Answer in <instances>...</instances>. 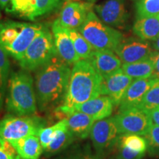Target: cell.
Segmentation results:
<instances>
[{"label":"cell","mask_w":159,"mask_h":159,"mask_svg":"<svg viewBox=\"0 0 159 159\" xmlns=\"http://www.w3.org/2000/svg\"><path fill=\"white\" fill-rule=\"evenodd\" d=\"M102 81L89 60H80L73 66L63 103L57 110L70 116L79 105L100 96Z\"/></svg>","instance_id":"1"},{"label":"cell","mask_w":159,"mask_h":159,"mask_svg":"<svg viewBox=\"0 0 159 159\" xmlns=\"http://www.w3.org/2000/svg\"><path fill=\"white\" fill-rule=\"evenodd\" d=\"M71 71L69 65L58 56L39 69L35 76V89L41 109H45L64 98Z\"/></svg>","instance_id":"2"},{"label":"cell","mask_w":159,"mask_h":159,"mask_svg":"<svg viewBox=\"0 0 159 159\" xmlns=\"http://www.w3.org/2000/svg\"><path fill=\"white\" fill-rule=\"evenodd\" d=\"M43 26L38 24L0 21V47L8 55L20 61Z\"/></svg>","instance_id":"3"},{"label":"cell","mask_w":159,"mask_h":159,"mask_svg":"<svg viewBox=\"0 0 159 159\" xmlns=\"http://www.w3.org/2000/svg\"><path fill=\"white\" fill-rule=\"evenodd\" d=\"M6 99L7 111L17 116H30L37 110L33 80L28 71L13 72L9 79Z\"/></svg>","instance_id":"4"},{"label":"cell","mask_w":159,"mask_h":159,"mask_svg":"<svg viewBox=\"0 0 159 159\" xmlns=\"http://www.w3.org/2000/svg\"><path fill=\"white\" fill-rule=\"evenodd\" d=\"M78 30L95 50L114 51L124 39L121 32L103 23L91 11Z\"/></svg>","instance_id":"5"},{"label":"cell","mask_w":159,"mask_h":159,"mask_svg":"<svg viewBox=\"0 0 159 159\" xmlns=\"http://www.w3.org/2000/svg\"><path fill=\"white\" fill-rule=\"evenodd\" d=\"M57 56L52 33L44 27L32 41L19 64L24 70L35 71Z\"/></svg>","instance_id":"6"},{"label":"cell","mask_w":159,"mask_h":159,"mask_svg":"<svg viewBox=\"0 0 159 159\" xmlns=\"http://www.w3.org/2000/svg\"><path fill=\"white\" fill-rule=\"evenodd\" d=\"M43 123L38 117L9 116L0 121V138L13 143L31 135H39Z\"/></svg>","instance_id":"7"},{"label":"cell","mask_w":159,"mask_h":159,"mask_svg":"<svg viewBox=\"0 0 159 159\" xmlns=\"http://www.w3.org/2000/svg\"><path fill=\"white\" fill-rule=\"evenodd\" d=\"M119 134H135L146 136L152 122L148 113L138 108L119 111L114 116Z\"/></svg>","instance_id":"8"},{"label":"cell","mask_w":159,"mask_h":159,"mask_svg":"<svg viewBox=\"0 0 159 159\" xmlns=\"http://www.w3.org/2000/svg\"><path fill=\"white\" fill-rule=\"evenodd\" d=\"M62 0H11L6 11L19 18L34 21L56 9Z\"/></svg>","instance_id":"9"},{"label":"cell","mask_w":159,"mask_h":159,"mask_svg":"<svg viewBox=\"0 0 159 159\" xmlns=\"http://www.w3.org/2000/svg\"><path fill=\"white\" fill-rule=\"evenodd\" d=\"M152 52L150 43L134 38L123 39L114 50L122 63H132L148 60Z\"/></svg>","instance_id":"10"},{"label":"cell","mask_w":159,"mask_h":159,"mask_svg":"<svg viewBox=\"0 0 159 159\" xmlns=\"http://www.w3.org/2000/svg\"><path fill=\"white\" fill-rule=\"evenodd\" d=\"M94 11L103 23L119 28L124 27L129 17L125 0H106L95 5Z\"/></svg>","instance_id":"11"},{"label":"cell","mask_w":159,"mask_h":159,"mask_svg":"<svg viewBox=\"0 0 159 159\" xmlns=\"http://www.w3.org/2000/svg\"><path fill=\"white\" fill-rule=\"evenodd\" d=\"M118 134L114 117H108L94 122L90 136L95 150L100 153L116 142Z\"/></svg>","instance_id":"12"},{"label":"cell","mask_w":159,"mask_h":159,"mask_svg":"<svg viewBox=\"0 0 159 159\" xmlns=\"http://www.w3.org/2000/svg\"><path fill=\"white\" fill-rule=\"evenodd\" d=\"M52 33L60 58L69 65L75 64L80 60L75 51L68 29L63 27L57 19L52 25Z\"/></svg>","instance_id":"13"},{"label":"cell","mask_w":159,"mask_h":159,"mask_svg":"<svg viewBox=\"0 0 159 159\" xmlns=\"http://www.w3.org/2000/svg\"><path fill=\"white\" fill-rule=\"evenodd\" d=\"M93 4L83 1H71L66 4L60 13L59 22L67 29L79 30L92 11Z\"/></svg>","instance_id":"14"},{"label":"cell","mask_w":159,"mask_h":159,"mask_svg":"<svg viewBox=\"0 0 159 159\" xmlns=\"http://www.w3.org/2000/svg\"><path fill=\"white\" fill-rule=\"evenodd\" d=\"M133 78L127 75L122 69L102 79L101 84V95L111 99L115 105H119L125 91L133 82Z\"/></svg>","instance_id":"15"},{"label":"cell","mask_w":159,"mask_h":159,"mask_svg":"<svg viewBox=\"0 0 159 159\" xmlns=\"http://www.w3.org/2000/svg\"><path fill=\"white\" fill-rule=\"evenodd\" d=\"M89 61L102 79L120 69L122 65V61L116 53L108 49H94Z\"/></svg>","instance_id":"16"},{"label":"cell","mask_w":159,"mask_h":159,"mask_svg":"<svg viewBox=\"0 0 159 159\" xmlns=\"http://www.w3.org/2000/svg\"><path fill=\"white\" fill-rule=\"evenodd\" d=\"M153 81L154 79L151 77L144 79H135L134 80H133L121 100L119 111L133 108H138Z\"/></svg>","instance_id":"17"},{"label":"cell","mask_w":159,"mask_h":159,"mask_svg":"<svg viewBox=\"0 0 159 159\" xmlns=\"http://www.w3.org/2000/svg\"><path fill=\"white\" fill-rule=\"evenodd\" d=\"M114 105L110 97L100 95L79 105L75 111L84 113L92 117L95 121H98L110 116L113 112Z\"/></svg>","instance_id":"18"},{"label":"cell","mask_w":159,"mask_h":159,"mask_svg":"<svg viewBox=\"0 0 159 159\" xmlns=\"http://www.w3.org/2000/svg\"><path fill=\"white\" fill-rule=\"evenodd\" d=\"M95 122L91 116L79 111H75L67 119L69 130L75 138L80 139H85L90 135Z\"/></svg>","instance_id":"19"},{"label":"cell","mask_w":159,"mask_h":159,"mask_svg":"<svg viewBox=\"0 0 159 159\" xmlns=\"http://www.w3.org/2000/svg\"><path fill=\"white\" fill-rule=\"evenodd\" d=\"M18 155L23 159H39L42 153L43 148L37 135L25 137L12 143Z\"/></svg>","instance_id":"20"},{"label":"cell","mask_w":159,"mask_h":159,"mask_svg":"<svg viewBox=\"0 0 159 159\" xmlns=\"http://www.w3.org/2000/svg\"><path fill=\"white\" fill-rule=\"evenodd\" d=\"M133 32L140 39L152 41L159 35V16L139 18L135 21Z\"/></svg>","instance_id":"21"},{"label":"cell","mask_w":159,"mask_h":159,"mask_svg":"<svg viewBox=\"0 0 159 159\" xmlns=\"http://www.w3.org/2000/svg\"><path fill=\"white\" fill-rule=\"evenodd\" d=\"M122 71L133 79H144L152 77L154 65L150 59L132 63H123Z\"/></svg>","instance_id":"22"},{"label":"cell","mask_w":159,"mask_h":159,"mask_svg":"<svg viewBox=\"0 0 159 159\" xmlns=\"http://www.w3.org/2000/svg\"><path fill=\"white\" fill-rule=\"evenodd\" d=\"M75 136L69 130L67 122L55 134L45 151L48 154H55L69 146L74 140Z\"/></svg>","instance_id":"23"},{"label":"cell","mask_w":159,"mask_h":159,"mask_svg":"<svg viewBox=\"0 0 159 159\" xmlns=\"http://www.w3.org/2000/svg\"><path fill=\"white\" fill-rule=\"evenodd\" d=\"M75 49L80 60H89L92 53L93 47L83 36L78 30L68 29Z\"/></svg>","instance_id":"24"},{"label":"cell","mask_w":159,"mask_h":159,"mask_svg":"<svg viewBox=\"0 0 159 159\" xmlns=\"http://www.w3.org/2000/svg\"><path fill=\"white\" fill-rule=\"evenodd\" d=\"M159 108V78L154 79L138 108L148 113Z\"/></svg>","instance_id":"25"},{"label":"cell","mask_w":159,"mask_h":159,"mask_svg":"<svg viewBox=\"0 0 159 159\" xmlns=\"http://www.w3.org/2000/svg\"><path fill=\"white\" fill-rule=\"evenodd\" d=\"M10 61L8 55L0 47V108L2 106L9 81Z\"/></svg>","instance_id":"26"},{"label":"cell","mask_w":159,"mask_h":159,"mask_svg":"<svg viewBox=\"0 0 159 159\" xmlns=\"http://www.w3.org/2000/svg\"><path fill=\"white\" fill-rule=\"evenodd\" d=\"M119 144L136 152L145 153L148 149V142L146 139L139 135L125 134L119 139Z\"/></svg>","instance_id":"27"},{"label":"cell","mask_w":159,"mask_h":159,"mask_svg":"<svg viewBox=\"0 0 159 159\" xmlns=\"http://www.w3.org/2000/svg\"><path fill=\"white\" fill-rule=\"evenodd\" d=\"M137 19L159 16V0H139L136 5Z\"/></svg>","instance_id":"28"},{"label":"cell","mask_w":159,"mask_h":159,"mask_svg":"<svg viewBox=\"0 0 159 159\" xmlns=\"http://www.w3.org/2000/svg\"><path fill=\"white\" fill-rule=\"evenodd\" d=\"M66 122L67 119H63L62 120L60 121V122L56 123L55 125H52V126L49 127V128H42L40 130L38 136L39 137L40 142H41V144L42 145L43 150H45L48 147L49 143L51 142V141L54 138L57 131L62 128Z\"/></svg>","instance_id":"29"},{"label":"cell","mask_w":159,"mask_h":159,"mask_svg":"<svg viewBox=\"0 0 159 159\" xmlns=\"http://www.w3.org/2000/svg\"><path fill=\"white\" fill-rule=\"evenodd\" d=\"M145 139L148 142V148L151 153L159 154V126L152 124Z\"/></svg>","instance_id":"30"},{"label":"cell","mask_w":159,"mask_h":159,"mask_svg":"<svg viewBox=\"0 0 159 159\" xmlns=\"http://www.w3.org/2000/svg\"><path fill=\"white\" fill-rule=\"evenodd\" d=\"M16 150L11 143L0 138V159H17Z\"/></svg>","instance_id":"31"},{"label":"cell","mask_w":159,"mask_h":159,"mask_svg":"<svg viewBox=\"0 0 159 159\" xmlns=\"http://www.w3.org/2000/svg\"><path fill=\"white\" fill-rule=\"evenodd\" d=\"M145 153L136 152L126 147L120 145V150L118 158L119 159H142Z\"/></svg>","instance_id":"32"},{"label":"cell","mask_w":159,"mask_h":159,"mask_svg":"<svg viewBox=\"0 0 159 159\" xmlns=\"http://www.w3.org/2000/svg\"><path fill=\"white\" fill-rule=\"evenodd\" d=\"M154 65V71L151 78H159V52L153 51L151 54L150 58Z\"/></svg>","instance_id":"33"},{"label":"cell","mask_w":159,"mask_h":159,"mask_svg":"<svg viewBox=\"0 0 159 159\" xmlns=\"http://www.w3.org/2000/svg\"><path fill=\"white\" fill-rule=\"evenodd\" d=\"M148 115L152 124L159 126V108L149 112Z\"/></svg>","instance_id":"34"},{"label":"cell","mask_w":159,"mask_h":159,"mask_svg":"<svg viewBox=\"0 0 159 159\" xmlns=\"http://www.w3.org/2000/svg\"><path fill=\"white\" fill-rule=\"evenodd\" d=\"M151 47L155 51L159 52V35L158 36L152 41H151Z\"/></svg>","instance_id":"35"},{"label":"cell","mask_w":159,"mask_h":159,"mask_svg":"<svg viewBox=\"0 0 159 159\" xmlns=\"http://www.w3.org/2000/svg\"><path fill=\"white\" fill-rule=\"evenodd\" d=\"M76 159H100V158L98 156H81L80 157H78Z\"/></svg>","instance_id":"36"},{"label":"cell","mask_w":159,"mask_h":159,"mask_svg":"<svg viewBox=\"0 0 159 159\" xmlns=\"http://www.w3.org/2000/svg\"><path fill=\"white\" fill-rule=\"evenodd\" d=\"M11 0H0V7L2 8H6Z\"/></svg>","instance_id":"37"},{"label":"cell","mask_w":159,"mask_h":159,"mask_svg":"<svg viewBox=\"0 0 159 159\" xmlns=\"http://www.w3.org/2000/svg\"><path fill=\"white\" fill-rule=\"evenodd\" d=\"M80 1H83V2H87L93 3V2H94L97 1V0H80Z\"/></svg>","instance_id":"38"},{"label":"cell","mask_w":159,"mask_h":159,"mask_svg":"<svg viewBox=\"0 0 159 159\" xmlns=\"http://www.w3.org/2000/svg\"><path fill=\"white\" fill-rule=\"evenodd\" d=\"M17 159H23V158H21V157H20V156H18V157H17Z\"/></svg>","instance_id":"39"},{"label":"cell","mask_w":159,"mask_h":159,"mask_svg":"<svg viewBox=\"0 0 159 159\" xmlns=\"http://www.w3.org/2000/svg\"><path fill=\"white\" fill-rule=\"evenodd\" d=\"M0 18H1V13H0Z\"/></svg>","instance_id":"40"},{"label":"cell","mask_w":159,"mask_h":159,"mask_svg":"<svg viewBox=\"0 0 159 159\" xmlns=\"http://www.w3.org/2000/svg\"><path fill=\"white\" fill-rule=\"evenodd\" d=\"M118 159H119V158H118Z\"/></svg>","instance_id":"41"}]
</instances>
